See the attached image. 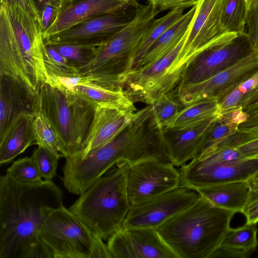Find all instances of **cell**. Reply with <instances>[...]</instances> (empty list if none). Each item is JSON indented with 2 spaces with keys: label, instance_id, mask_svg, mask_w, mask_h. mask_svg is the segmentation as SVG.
I'll list each match as a JSON object with an SVG mask.
<instances>
[{
  "label": "cell",
  "instance_id": "obj_40",
  "mask_svg": "<svg viewBox=\"0 0 258 258\" xmlns=\"http://www.w3.org/2000/svg\"><path fill=\"white\" fill-rule=\"evenodd\" d=\"M200 0H148L154 7L161 12L169 9H172L177 6L186 4L196 5Z\"/></svg>",
  "mask_w": 258,
  "mask_h": 258
},
{
  "label": "cell",
  "instance_id": "obj_31",
  "mask_svg": "<svg viewBox=\"0 0 258 258\" xmlns=\"http://www.w3.org/2000/svg\"><path fill=\"white\" fill-rule=\"evenodd\" d=\"M6 174L23 183H36L43 180L31 157H25L14 161L7 169Z\"/></svg>",
  "mask_w": 258,
  "mask_h": 258
},
{
  "label": "cell",
  "instance_id": "obj_34",
  "mask_svg": "<svg viewBox=\"0 0 258 258\" xmlns=\"http://www.w3.org/2000/svg\"><path fill=\"white\" fill-rule=\"evenodd\" d=\"M258 91V72L244 81L226 96L232 106L241 107L242 102Z\"/></svg>",
  "mask_w": 258,
  "mask_h": 258
},
{
  "label": "cell",
  "instance_id": "obj_16",
  "mask_svg": "<svg viewBox=\"0 0 258 258\" xmlns=\"http://www.w3.org/2000/svg\"><path fill=\"white\" fill-rule=\"evenodd\" d=\"M38 111V95L14 78L0 75V140L19 117L34 116Z\"/></svg>",
  "mask_w": 258,
  "mask_h": 258
},
{
  "label": "cell",
  "instance_id": "obj_42",
  "mask_svg": "<svg viewBox=\"0 0 258 258\" xmlns=\"http://www.w3.org/2000/svg\"><path fill=\"white\" fill-rule=\"evenodd\" d=\"M237 148L245 159L255 157L258 156V137Z\"/></svg>",
  "mask_w": 258,
  "mask_h": 258
},
{
  "label": "cell",
  "instance_id": "obj_28",
  "mask_svg": "<svg viewBox=\"0 0 258 258\" xmlns=\"http://www.w3.org/2000/svg\"><path fill=\"white\" fill-rule=\"evenodd\" d=\"M35 144L42 147L60 157L61 147L57 135L43 114L39 111L33 116Z\"/></svg>",
  "mask_w": 258,
  "mask_h": 258
},
{
  "label": "cell",
  "instance_id": "obj_13",
  "mask_svg": "<svg viewBox=\"0 0 258 258\" xmlns=\"http://www.w3.org/2000/svg\"><path fill=\"white\" fill-rule=\"evenodd\" d=\"M200 196L194 189L180 185L149 201L131 206L122 227L157 228Z\"/></svg>",
  "mask_w": 258,
  "mask_h": 258
},
{
  "label": "cell",
  "instance_id": "obj_22",
  "mask_svg": "<svg viewBox=\"0 0 258 258\" xmlns=\"http://www.w3.org/2000/svg\"><path fill=\"white\" fill-rule=\"evenodd\" d=\"M33 115H24L12 124L0 140V164H8L35 144Z\"/></svg>",
  "mask_w": 258,
  "mask_h": 258
},
{
  "label": "cell",
  "instance_id": "obj_17",
  "mask_svg": "<svg viewBox=\"0 0 258 258\" xmlns=\"http://www.w3.org/2000/svg\"><path fill=\"white\" fill-rule=\"evenodd\" d=\"M136 0H74L61 7L51 25L43 33L44 39L95 17L133 6Z\"/></svg>",
  "mask_w": 258,
  "mask_h": 258
},
{
  "label": "cell",
  "instance_id": "obj_26",
  "mask_svg": "<svg viewBox=\"0 0 258 258\" xmlns=\"http://www.w3.org/2000/svg\"><path fill=\"white\" fill-rule=\"evenodd\" d=\"M248 15L245 0H223L221 22L228 32L236 34L246 33Z\"/></svg>",
  "mask_w": 258,
  "mask_h": 258
},
{
  "label": "cell",
  "instance_id": "obj_23",
  "mask_svg": "<svg viewBox=\"0 0 258 258\" xmlns=\"http://www.w3.org/2000/svg\"><path fill=\"white\" fill-rule=\"evenodd\" d=\"M197 4L167 29L147 50L134 70L145 68L165 56L180 41L195 16Z\"/></svg>",
  "mask_w": 258,
  "mask_h": 258
},
{
  "label": "cell",
  "instance_id": "obj_33",
  "mask_svg": "<svg viewBox=\"0 0 258 258\" xmlns=\"http://www.w3.org/2000/svg\"><path fill=\"white\" fill-rule=\"evenodd\" d=\"M44 180H52L56 175L59 157L46 149L38 146L31 156Z\"/></svg>",
  "mask_w": 258,
  "mask_h": 258
},
{
  "label": "cell",
  "instance_id": "obj_43",
  "mask_svg": "<svg viewBox=\"0 0 258 258\" xmlns=\"http://www.w3.org/2000/svg\"><path fill=\"white\" fill-rule=\"evenodd\" d=\"M241 108L245 113L258 109V91L245 99Z\"/></svg>",
  "mask_w": 258,
  "mask_h": 258
},
{
  "label": "cell",
  "instance_id": "obj_11",
  "mask_svg": "<svg viewBox=\"0 0 258 258\" xmlns=\"http://www.w3.org/2000/svg\"><path fill=\"white\" fill-rule=\"evenodd\" d=\"M258 72V49L237 63L210 79L176 88V97L183 106L206 100L218 103L231 91Z\"/></svg>",
  "mask_w": 258,
  "mask_h": 258
},
{
  "label": "cell",
  "instance_id": "obj_45",
  "mask_svg": "<svg viewBox=\"0 0 258 258\" xmlns=\"http://www.w3.org/2000/svg\"><path fill=\"white\" fill-rule=\"evenodd\" d=\"M36 4L40 15L43 9L48 5H54L60 6L58 0H36Z\"/></svg>",
  "mask_w": 258,
  "mask_h": 258
},
{
  "label": "cell",
  "instance_id": "obj_35",
  "mask_svg": "<svg viewBox=\"0 0 258 258\" xmlns=\"http://www.w3.org/2000/svg\"><path fill=\"white\" fill-rule=\"evenodd\" d=\"M246 34L254 49H258V0L252 4L248 11Z\"/></svg>",
  "mask_w": 258,
  "mask_h": 258
},
{
  "label": "cell",
  "instance_id": "obj_6",
  "mask_svg": "<svg viewBox=\"0 0 258 258\" xmlns=\"http://www.w3.org/2000/svg\"><path fill=\"white\" fill-rule=\"evenodd\" d=\"M94 234L63 206L47 217L39 237L53 258H91Z\"/></svg>",
  "mask_w": 258,
  "mask_h": 258
},
{
  "label": "cell",
  "instance_id": "obj_2",
  "mask_svg": "<svg viewBox=\"0 0 258 258\" xmlns=\"http://www.w3.org/2000/svg\"><path fill=\"white\" fill-rule=\"evenodd\" d=\"M0 75L10 76L37 96L47 82L45 46L36 2L0 0Z\"/></svg>",
  "mask_w": 258,
  "mask_h": 258
},
{
  "label": "cell",
  "instance_id": "obj_18",
  "mask_svg": "<svg viewBox=\"0 0 258 258\" xmlns=\"http://www.w3.org/2000/svg\"><path fill=\"white\" fill-rule=\"evenodd\" d=\"M136 112L97 105L83 149L73 158H83L110 142L130 123Z\"/></svg>",
  "mask_w": 258,
  "mask_h": 258
},
{
  "label": "cell",
  "instance_id": "obj_9",
  "mask_svg": "<svg viewBox=\"0 0 258 258\" xmlns=\"http://www.w3.org/2000/svg\"><path fill=\"white\" fill-rule=\"evenodd\" d=\"M181 185L179 170L170 161L149 159L130 166L126 186L131 206L154 199Z\"/></svg>",
  "mask_w": 258,
  "mask_h": 258
},
{
  "label": "cell",
  "instance_id": "obj_12",
  "mask_svg": "<svg viewBox=\"0 0 258 258\" xmlns=\"http://www.w3.org/2000/svg\"><path fill=\"white\" fill-rule=\"evenodd\" d=\"M81 22L44 39L46 45L76 44L97 47L125 27L136 14L135 5Z\"/></svg>",
  "mask_w": 258,
  "mask_h": 258
},
{
  "label": "cell",
  "instance_id": "obj_21",
  "mask_svg": "<svg viewBox=\"0 0 258 258\" xmlns=\"http://www.w3.org/2000/svg\"><path fill=\"white\" fill-rule=\"evenodd\" d=\"M195 190L216 207L242 213L250 193L247 181L221 183Z\"/></svg>",
  "mask_w": 258,
  "mask_h": 258
},
{
  "label": "cell",
  "instance_id": "obj_20",
  "mask_svg": "<svg viewBox=\"0 0 258 258\" xmlns=\"http://www.w3.org/2000/svg\"><path fill=\"white\" fill-rule=\"evenodd\" d=\"M48 82L60 84L72 91L93 102L98 105L115 107L118 109L136 111L134 103L123 91H114L98 85L80 82L76 77L71 78H50Z\"/></svg>",
  "mask_w": 258,
  "mask_h": 258
},
{
  "label": "cell",
  "instance_id": "obj_25",
  "mask_svg": "<svg viewBox=\"0 0 258 258\" xmlns=\"http://www.w3.org/2000/svg\"><path fill=\"white\" fill-rule=\"evenodd\" d=\"M218 102L206 99L184 106L167 128H183L202 122L217 115ZM165 128V127H164Z\"/></svg>",
  "mask_w": 258,
  "mask_h": 258
},
{
  "label": "cell",
  "instance_id": "obj_32",
  "mask_svg": "<svg viewBox=\"0 0 258 258\" xmlns=\"http://www.w3.org/2000/svg\"><path fill=\"white\" fill-rule=\"evenodd\" d=\"M50 45L78 70L86 65L93 59L97 47L76 44Z\"/></svg>",
  "mask_w": 258,
  "mask_h": 258
},
{
  "label": "cell",
  "instance_id": "obj_30",
  "mask_svg": "<svg viewBox=\"0 0 258 258\" xmlns=\"http://www.w3.org/2000/svg\"><path fill=\"white\" fill-rule=\"evenodd\" d=\"M151 106L154 118L161 128L167 127L184 107L171 93L163 95Z\"/></svg>",
  "mask_w": 258,
  "mask_h": 258
},
{
  "label": "cell",
  "instance_id": "obj_19",
  "mask_svg": "<svg viewBox=\"0 0 258 258\" xmlns=\"http://www.w3.org/2000/svg\"><path fill=\"white\" fill-rule=\"evenodd\" d=\"M216 116L190 126L162 128L167 157L175 167H181L198 155L205 134Z\"/></svg>",
  "mask_w": 258,
  "mask_h": 258
},
{
  "label": "cell",
  "instance_id": "obj_37",
  "mask_svg": "<svg viewBox=\"0 0 258 258\" xmlns=\"http://www.w3.org/2000/svg\"><path fill=\"white\" fill-rule=\"evenodd\" d=\"M242 214L246 218V223L253 224L258 222V195L249 196Z\"/></svg>",
  "mask_w": 258,
  "mask_h": 258
},
{
  "label": "cell",
  "instance_id": "obj_41",
  "mask_svg": "<svg viewBox=\"0 0 258 258\" xmlns=\"http://www.w3.org/2000/svg\"><path fill=\"white\" fill-rule=\"evenodd\" d=\"M103 240L94 234L91 258H111L107 245Z\"/></svg>",
  "mask_w": 258,
  "mask_h": 258
},
{
  "label": "cell",
  "instance_id": "obj_15",
  "mask_svg": "<svg viewBox=\"0 0 258 258\" xmlns=\"http://www.w3.org/2000/svg\"><path fill=\"white\" fill-rule=\"evenodd\" d=\"M258 171V158L215 164L193 159L180 167L181 185L194 189L221 183L247 181Z\"/></svg>",
  "mask_w": 258,
  "mask_h": 258
},
{
  "label": "cell",
  "instance_id": "obj_8",
  "mask_svg": "<svg viewBox=\"0 0 258 258\" xmlns=\"http://www.w3.org/2000/svg\"><path fill=\"white\" fill-rule=\"evenodd\" d=\"M188 30L179 43L165 56L145 68L131 72L123 91L134 103L141 102L152 105L177 86L181 77L174 72V64Z\"/></svg>",
  "mask_w": 258,
  "mask_h": 258
},
{
  "label": "cell",
  "instance_id": "obj_27",
  "mask_svg": "<svg viewBox=\"0 0 258 258\" xmlns=\"http://www.w3.org/2000/svg\"><path fill=\"white\" fill-rule=\"evenodd\" d=\"M256 224L245 223L236 228L230 227L225 233L220 245L233 247L252 252L258 245Z\"/></svg>",
  "mask_w": 258,
  "mask_h": 258
},
{
  "label": "cell",
  "instance_id": "obj_3",
  "mask_svg": "<svg viewBox=\"0 0 258 258\" xmlns=\"http://www.w3.org/2000/svg\"><path fill=\"white\" fill-rule=\"evenodd\" d=\"M235 213L200 196L156 229L178 258H209L220 246Z\"/></svg>",
  "mask_w": 258,
  "mask_h": 258
},
{
  "label": "cell",
  "instance_id": "obj_48",
  "mask_svg": "<svg viewBox=\"0 0 258 258\" xmlns=\"http://www.w3.org/2000/svg\"><path fill=\"white\" fill-rule=\"evenodd\" d=\"M18 1H19L21 2L26 3V4L31 3H33V2H35V0H18Z\"/></svg>",
  "mask_w": 258,
  "mask_h": 258
},
{
  "label": "cell",
  "instance_id": "obj_47",
  "mask_svg": "<svg viewBox=\"0 0 258 258\" xmlns=\"http://www.w3.org/2000/svg\"><path fill=\"white\" fill-rule=\"evenodd\" d=\"M255 0H245L248 11L252 4L254 2Z\"/></svg>",
  "mask_w": 258,
  "mask_h": 258
},
{
  "label": "cell",
  "instance_id": "obj_29",
  "mask_svg": "<svg viewBox=\"0 0 258 258\" xmlns=\"http://www.w3.org/2000/svg\"><path fill=\"white\" fill-rule=\"evenodd\" d=\"M43 60L47 79L78 76V69L71 64L51 45L45 44Z\"/></svg>",
  "mask_w": 258,
  "mask_h": 258
},
{
  "label": "cell",
  "instance_id": "obj_49",
  "mask_svg": "<svg viewBox=\"0 0 258 258\" xmlns=\"http://www.w3.org/2000/svg\"><path fill=\"white\" fill-rule=\"evenodd\" d=\"M255 158H258V156H256Z\"/></svg>",
  "mask_w": 258,
  "mask_h": 258
},
{
  "label": "cell",
  "instance_id": "obj_7",
  "mask_svg": "<svg viewBox=\"0 0 258 258\" xmlns=\"http://www.w3.org/2000/svg\"><path fill=\"white\" fill-rule=\"evenodd\" d=\"M223 0H200L181 50L174 64V71L182 77L192 59L200 52L238 34L228 32L221 22Z\"/></svg>",
  "mask_w": 258,
  "mask_h": 258
},
{
  "label": "cell",
  "instance_id": "obj_10",
  "mask_svg": "<svg viewBox=\"0 0 258 258\" xmlns=\"http://www.w3.org/2000/svg\"><path fill=\"white\" fill-rule=\"evenodd\" d=\"M254 49L246 33L210 47L187 66L177 87L208 80L234 65Z\"/></svg>",
  "mask_w": 258,
  "mask_h": 258
},
{
  "label": "cell",
  "instance_id": "obj_46",
  "mask_svg": "<svg viewBox=\"0 0 258 258\" xmlns=\"http://www.w3.org/2000/svg\"><path fill=\"white\" fill-rule=\"evenodd\" d=\"M60 5V7L66 5L74 0H58Z\"/></svg>",
  "mask_w": 258,
  "mask_h": 258
},
{
  "label": "cell",
  "instance_id": "obj_1",
  "mask_svg": "<svg viewBox=\"0 0 258 258\" xmlns=\"http://www.w3.org/2000/svg\"><path fill=\"white\" fill-rule=\"evenodd\" d=\"M63 192L52 180L36 183L0 177V258H22L40 240L47 217L62 207Z\"/></svg>",
  "mask_w": 258,
  "mask_h": 258
},
{
  "label": "cell",
  "instance_id": "obj_24",
  "mask_svg": "<svg viewBox=\"0 0 258 258\" xmlns=\"http://www.w3.org/2000/svg\"><path fill=\"white\" fill-rule=\"evenodd\" d=\"M194 6L192 4L188 3L177 6L171 9L165 16L153 21L135 48L133 70L152 44L183 16L185 9Z\"/></svg>",
  "mask_w": 258,
  "mask_h": 258
},
{
  "label": "cell",
  "instance_id": "obj_36",
  "mask_svg": "<svg viewBox=\"0 0 258 258\" xmlns=\"http://www.w3.org/2000/svg\"><path fill=\"white\" fill-rule=\"evenodd\" d=\"M251 254L244 250L220 245L209 258H246Z\"/></svg>",
  "mask_w": 258,
  "mask_h": 258
},
{
  "label": "cell",
  "instance_id": "obj_38",
  "mask_svg": "<svg viewBox=\"0 0 258 258\" xmlns=\"http://www.w3.org/2000/svg\"><path fill=\"white\" fill-rule=\"evenodd\" d=\"M60 8V6L48 5L43 9L40 13L43 33L54 22Z\"/></svg>",
  "mask_w": 258,
  "mask_h": 258
},
{
  "label": "cell",
  "instance_id": "obj_5",
  "mask_svg": "<svg viewBox=\"0 0 258 258\" xmlns=\"http://www.w3.org/2000/svg\"><path fill=\"white\" fill-rule=\"evenodd\" d=\"M38 100L39 111L59 140L62 156L68 158L78 156L83 149L98 105L54 82L42 86Z\"/></svg>",
  "mask_w": 258,
  "mask_h": 258
},
{
  "label": "cell",
  "instance_id": "obj_44",
  "mask_svg": "<svg viewBox=\"0 0 258 258\" xmlns=\"http://www.w3.org/2000/svg\"><path fill=\"white\" fill-rule=\"evenodd\" d=\"M247 182L250 189L249 196L258 195V171Z\"/></svg>",
  "mask_w": 258,
  "mask_h": 258
},
{
  "label": "cell",
  "instance_id": "obj_14",
  "mask_svg": "<svg viewBox=\"0 0 258 258\" xmlns=\"http://www.w3.org/2000/svg\"><path fill=\"white\" fill-rule=\"evenodd\" d=\"M107 245L111 258H178L156 228L121 227Z\"/></svg>",
  "mask_w": 258,
  "mask_h": 258
},
{
  "label": "cell",
  "instance_id": "obj_4",
  "mask_svg": "<svg viewBox=\"0 0 258 258\" xmlns=\"http://www.w3.org/2000/svg\"><path fill=\"white\" fill-rule=\"evenodd\" d=\"M131 165L121 162L96 181L69 210L104 240L122 226L131 208L126 179Z\"/></svg>",
  "mask_w": 258,
  "mask_h": 258
},
{
  "label": "cell",
  "instance_id": "obj_39",
  "mask_svg": "<svg viewBox=\"0 0 258 258\" xmlns=\"http://www.w3.org/2000/svg\"><path fill=\"white\" fill-rule=\"evenodd\" d=\"M246 114V118L238 125V129L258 135V109L250 111Z\"/></svg>",
  "mask_w": 258,
  "mask_h": 258
}]
</instances>
